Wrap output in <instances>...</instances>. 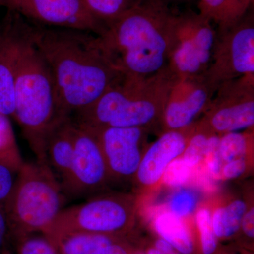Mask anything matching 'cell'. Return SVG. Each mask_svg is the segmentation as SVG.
I'll use <instances>...</instances> for the list:
<instances>
[{
	"label": "cell",
	"mask_w": 254,
	"mask_h": 254,
	"mask_svg": "<svg viewBox=\"0 0 254 254\" xmlns=\"http://www.w3.org/2000/svg\"><path fill=\"white\" fill-rule=\"evenodd\" d=\"M29 36L50 68L62 116L95 103L123 76L105 58L96 35L29 23Z\"/></svg>",
	"instance_id": "cell-1"
},
{
	"label": "cell",
	"mask_w": 254,
	"mask_h": 254,
	"mask_svg": "<svg viewBox=\"0 0 254 254\" xmlns=\"http://www.w3.org/2000/svg\"><path fill=\"white\" fill-rule=\"evenodd\" d=\"M177 15L165 0H139L96 35L105 58L119 72L147 77L166 67Z\"/></svg>",
	"instance_id": "cell-2"
},
{
	"label": "cell",
	"mask_w": 254,
	"mask_h": 254,
	"mask_svg": "<svg viewBox=\"0 0 254 254\" xmlns=\"http://www.w3.org/2000/svg\"><path fill=\"white\" fill-rule=\"evenodd\" d=\"M175 81L166 67L147 77L123 74L95 103L71 115V120L89 129L143 127L163 117Z\"/></svg>",
	"instance_id": "cell-3"
},
{
	"label": "cell",
	"mask_w": 254,
	"mask_h": 254,
	"mask_svg": "<svg viewBox=\"0 0 254 254\" xmlns=\"http://www.w3.org/2000/svg\"><path fill=\"white\" fill-rule=\"evenodd\" d=\"M28 24L15 75L13 117L36 160L46 163L47 137L53 127L66 118L60 113L50 68L30 38Z\"/></svg>",
	"instance_id": "cell-4"
},
{
	"label": "cell",
	"mask_w": 254,
	"mask_h": 254,
	"mask_svg": "<svg viewBox=\"0 0 254 254\" xmlns=\"http://www.w3.org/2000/svg\"><path fill=\"white\" fill-rule=\"evenodd\" d=\"M67 199L61 183L46 163L24 162L4 205L13 241L26 234L45 233Z\"/></svg>",
	"instance_id": "cell-5"
},
{
	"label": "cell",
	"mask_w": 254,
	"mask_h": 254,
	"mask_svg": "<svg viewBox=\"0 0 254 254\" xmlns=\"http://www.w3.org/2000/svg\"><path fill=\"white\" fill-rule=\"evenodd\" d=\"M216 29L199 13L177 15L166 68L175 80L205 74Z\"/></svg>",
	"instance_id": "cell-6"
},
{
	"label": "cell",
	"mask_w": 254,
	"mask_h": 254,
	"mask_svg": "<svg viewBox=\"0 0 254 254\" xmlns=\"http://www.w3.org/2000/svg\"><path fill=\"white\" fill-rule=\"evenodd\" d=\"M205 75L217 86L230 80L254 75L253 14L247 13L229 27L216 28L211 61Z\"/></svg>",
	"instance_id": "cell-7"
},
{
	"label": "cell",
	"mask_w": 254,
	"mask_h": 254,
	"mask_svg": "<svg viewBox=\"0 0 254 254\" xmlns=\"http://www.w3.org/2000/svg\"><path fill=\"white\" fill-rule=\"evenodd\" d=\"M129 222V208L123 198L103 197L64 208L44 234L49 237L76 232L113 236L128 228Z\"/></svg>",
	"instance_id": "cell-8"
},
{
	"label": "cell",
	"mask_w": 254,
	"mask_h": 254,
	"mask_svg": "<svg viewBox=\"0 0 254 254\" xmlns=\"http://www.w3.org/2000/svg\"><path fill=\"white\" fill-rule=\"evenodd\" d=\"M210 130L227 133L251 128L254 125V75L223 82L208 108Z\"/></svg>",
	"instance_id": "cell-9"
},
{
	"label": "cell",
	"mask_w": 254,
	"mask_h": 254,
	"mask_svg": "<svg viewBox=\"0 0 254 254\" xmlns=\"http://www.w3.org/2000/svg\"><path fill=\"white\" fill-rule=\"evenodd\" d=\"M72 131L74 147L72 163L63 185L67 198H81L98 190L106 181L109 174L94 133L73 121Z\"/></svg>",
	"instance_id": "cell-10"
},
{
	"label": "cell",
	"mask_w": 254,
	"mask_h": 254,
	"mask_svg": "<svg viewBox=\"0 0 254 254\" xmlns=\"http://www.w3.org/2000/svg\"><path fill=\"white\" fill-rule=\"evenodd\" d=\"M6 7L43 26L90 32L99 35L103 24L83 0H6Z\"/></svg>",
	"instance_id": "cell-11"
},
{
	"label": "cell",
	"mask_w": 254,
	"mask_h": 254,
	"mask_svg": "<svg viewBox=\"0 0 254 254\" xmlns=\"http://www.w3.org/2000/svg\"><path fill=\"white\" fill-rule=\"evenodd\" d=\"M218 86L205 74L175 80L169 92L163 114L169 130L188 128L208 109Z\"/></svg>",
	"instance_id": "cell-12"
},
{
	"label": "cell",
	"mask_w": 254,
	"mask_h": 254,
	"mask_svg": "<svg viewBox=\"0 0 254 254\" xmlns=\"http://www.w3.org/2000/svg\"><path fill=\"white\" fill-rule=\"evenodd\" d=\"M27 26L24 18L10 9L0 23V113L8 117L14 114L15 75Z\"/></svg>",
	"instance_id": "cell-13"
},
{
	"label": "cell",
	"mask_w": 254,
	"mask_h": 254,
	"mask_svg": "<svg viewBox=\"0 0 254 254\" xmlns=\"http://www.w3.org/2000/svg\"><path fill=\"white\" fill-rule=\"evenodd\" d=\"M141 128H87L96 137L104 155L108 172L114 176L129 177L136 173L141 160L139 147L143 136Z\"/></svg>",
	"instance_id": "cell-14"
},
{
	"label": "cell",
	"mask_w": 254,
	"mask_h": 254,
	"mask_svg": "<svg viewBox=\"0 0 254 254\" xmlns=\"http://www.w3.org/2000/svg\"><path fill=\"white\" fill-rule=\"evenodd\" d=\"M181 130H169L150 147L137 170L140 182L145 185L158 182L169 164L184 153L188 143Z\"/></svg>",
	"instance_id": "cell-15"
},
{
	"label": "cell",
	"mask_w": 254,
	"mask_h": 254,
	"mask_svg": "<svg viewBox=\"0 0 254 254\" xmlns=\"http://www.w3.org/2000/svg\"><path fill=\"white\" fill-rule=\"evenodd\" d=\"M73 149L72 121L69 117L63 119L53 127L45 143L47 165L54 173L62 187L71 169Z\"/></svg>",
	"instance_id": "cell-16"
},
{
	"label": "cell",
	"mask_w": 254,
	"mask_h": 254,
	"mask_svg": "<svg viewBox=\"0 0 254 254\" xmlns=\"http://www.w3.org/2000/svg\"><path fill=\"white\" fill-rule=\"evenodd\" d=\"M254 0H198L199 14L217 28L232 26L245 17Z\"/></svg>",
	"instance_id": "cell-17"
},
{
	"label": "cell",
	"mask_w": 254,
	"mask_h": 254,
	"mask_svg": "<svg viewBox=\"0 0 254 254\" xmlns=\"http://www.w3.org/2000/svg\"><path fill=\"white\" fill-rule=\"evenodd\" d=\"M49 238L60 254H95L115 242L113 236L89 232H68Z\"/></svg>",
	"instance_id": "cell-18"
},
{
	"label": "cell",
	"mask_w": 254,
	"mask_h": 254,
	"mask_svg": "<svg viewBox=\"0 0 254 254\" xmlns=\"http://www.w3.org/2000/svg\"><path fill=\"white\" fill-rule=\"evenodd\" d=\"M156 232L174 248L183 254H190L193 250V242L187 227L181 219L172 213L159 215L155 221Z\"/></svg>",
	"instance_id": "cell-19"
},
{
	"label": "cell",
	"mask_w": 254,
	"mask_h": 254,
	"mask_svg": "<svg viewBox=\"0 0 254 254\" xmlns=\"http://www.w3.org/2000/svg\"><path fill=\"white\" fill-rule=\"evenodd\" d=\"M247 205L242 200L215 210L212 218L214 233L219 238L229 237L240 229L242 218L246 213Z\"/></svg>",
	"instance_id": "cell-20"
},
{
	"label": "cell",
	"mask_w": 254,
	"mask_h": 254,
	"mask_svg": "<svg viewBox=\"0 0 254 254\" xmlns=\"http://www.w3.org/2000/svg\"><path fill=\"white\" fill-rule=\"evenodd\" d=\"M23 163L9 117L0 113V163L18 171Z\"/></svg>",
	"instance_id": "cell-21"
},
{
	"label": "cell",
	"mask_w": 254,
	"mask_h": 254,
	"mask_svg": "<svg viewBox=\"0 0 254 254\" xmlns=\"http://www.w3.org/2000/svg\"><path fill=\"white\" fill-rule=\"evenodd\" d=\"M139 0H83L90 13L102 24L109 23L131 9Z\"/></svg>",
	"instance_id": "cell-22"
},
{
	"label": "cell",
	"mask_w": 254,
	"mask_h": 254,
	"mask_svg": "<svg viewBox=\"0 0 254 254\" xmlns=\"http://www.w3.org/2000/svg\"><path fill=\"white\" fill-rule=\"evenodd\" d=\"M16 254H60L54 242L43 232H33L13 241Z\"/></svg>",
	"instance_id": "cell-23"
},
{
	"label": "cell",
	"mask_w": 254,
	"mask_h": 254,
	"mask_svg": "<svg viewBox=\"0 0 254 254\" xmlns=\"http://www.w3.org/2000/svg\"><path fill=\"white\" fill-rule=\"evenodd\" d=\"M248 148V138L238 132L225 133L220 138V153L222 159L229 162L243 158Z\"/></svg>",
	"instance_id": "cell-24"
},
{
	"label": "cell",
	"mask_w": 254,
	"mask_h": 254,
	"mask_svg": "<svg viewBox=\"0 0 254 254\" xmlns=\"http://www.w3.org/2000/svg\"><path fill=\"white\" fill-rule=\"evenodd\" d=\"M202 250L204 254H212L217 248L216 238L212 225V217L207 209H201L196 214Z\"/></svg>",
	"instance_id": "cell-25"
},
{
	"label": "cell",
	"mask_w": 254,
	"mask_h": 254,
	"mask_svg": "<svg viewBox=\"0 0 254 254\" xmlns=\"http://www.w3.org/2000/svg\"><path fill=\"white\" fill-rule=\"evenodd\" d=\"M208 137L203 132H200L193 134L187 143L183 153V160L190 168L198 165L204 158Z\"/></svg>",
	"instance_id": "cell-26"
},
{
	"label": "cell",
	"mask_w": 254,
	"mask_h": 254,
	"mask_svg": "<svg viewBox=\"0 0 254 254\" xmlns=\"http://www.w3.org/2000/svg\"><path fill=\"white\" fill-rule=\"evenodd\" d=\"M190 171L191 168L183 159H175L165 169L163 175V182L170 187L182 186L188 181Z\"/></svg>",
	"instance_id": "cell-27"
},
{
	"label": "cell",
	"mask_w": 254,
	"mask_h": 254,
	"mask_svg": "<svg viewBox=\"0 0 254 254\" xmlns=\"http://www.w3.org/2000/svg\"><path fill=\"white\" fill-rule=\"evenodd\" d=\"M196 205V197L190 190H181L173 195L170 203L172 213L179 218L187 216L193 212Z\"/></svg>",
	"instance_id": "cell-28"
},
{
	"label": "cell",
	"mask_w": 254,
	"mask_h": 254,
	"mask_svg": "<svg viewBox=\"0 0 254 254\" xmlns=\"http://www.w3.org/2000/svg\"><path fill=\"white\" fill-rule=\"evenodd\" d=\"M205 161L209 171L215 178L220 177L221 171V155L220 153V138L217 136L208 137L205 151Z\"/></svg>",
	"instance_id": "cell-29"
},
{
	"label": "cell",
	"mask_w": 254,
	"mask_h": 254,
	"mask_svg": "<svg viewBox=\"0 0 254 254\" xmlns=\"http://www.w3.org/2000/svg\"><path fill=\"white\" fill-rule=\"evenodd\" d=\"M18 171L0 163V207H4L11 194Z\"/></svg>",
	"instance_id": "cell-30"
},
{
	"label": "cell",
	"mask_w": 254,
	"mask_h": 254,
	"mask_svg": "<svg viewBox=\"0 0 254 254\" xmlns=\"http://www.w3.org/2000/svg\"><path fill=\"white\" fill-rule=\"evenodd\" d=\"M13 243V235L4 207H0V252Z\"/></svg>",
	"instance_id": "cell-31"
},
{
	"label": "cell",
	"mask_w": 254,
	"mask_h": 254,
	"mask_svg": "<svg viewBox=\"0 0 254 254\" xmlns=\"http://www.w3.org/2000/svg\"><path fill=\"white\" fill-rule=\"evenodd\" d=\"M245 170V159L239 158L227 163V165L224 167L222 173L224 177H226L227 179H233L240 177L244 173Z\"/></svg>",
	"instance_id": "cell-32"
},
{
	"label": "cell",
	"mask_w": 254,
	"mask_h": 254,
	"mask_svg": "<svg viewBox=\"0 0 254 254\" xmlns=\"http://www.w3.org/2000/svg\"><path fill=\"white\" fill-rule=\"evenodd\" d=\"M254 208L251 209L242 218L241 225L242 226L244 232L247 236L253 238L254 236Z\"/></svg>",
	"instance_id": "cell-33"
},
{
	"label": "cell",
	"mask_w": 254,
	"mask_h": 254,
	"mask_svg": "<svg viewBox=\"0 0 254 254\" xmlns=\"http://www.w3.org/2000/svg\"><path fill=\"white\" fill-rule=\"evenodd\" d=\"M95 254H129L126 247L121 244L115 242L110 245L103 247Z\"/></svg>",
	"instance_id": "cell-34"
},
{
	"label": "cell",
	"mask_w": 254,
	"mask_h": 254,
	"mask_svg": "<svg viewBox=\"0 0 254 254\" xmlns=\"http://www.w3.org/2000/svg\"><path fill=\"white\" fill-rule=\"evenodd\" d=\"M155 249L163 254H173V247L164 239L157 240L155 242Z\"/></svg>",
	"instance_id": "cell-35"
},
{
	"label": "cell",
	"mask_w": 254,
	"mask_h": 254,
	"mask_svg": "<svg viewBox=\"0 0 254 254\" xmlns=\"http://www.w3.org/2000/svg\"><path fill=\"white\" fill-rule=\"evenodd\" d=\"M148 254H162L161 252H159V251L157 250L156 249H150V250H148Z\"/></svg>",
	"instance_id": "cell-36"
},
{
	"label": "cell",
	"mask_w": 254,
	"mask_h": 254,
	"mask_svg": "<svg viewBox=\"0 0 254 254\" xmlns=\"http://www.w3.org/2000/svg\"><path fill=\"white\" fill-rule=\"evenodd\" d=\"M0 254H16V253H13L11 251H10L9 249H6V250H5L4 251H2V252H0Z\"/></svg>",
	"instance_id": "cell-37"
},
{
	"label": "cell",
	"mask_w": 254,
	"mask_h": 254,
	"mask_svg": "<svg viewBox=\"0 0 254 254\" xmlns=\"http://www.w3.org/2000/svg\"><path fill=\"white\" fill-rule=\"evenodd\" d=\"M6 6V0H0V6Z\"/></svg>",
	"instance_id": "cell-38"
},
{
	"label": "cell",
	"mask_w": 254,
	"mask_h": 254,
	"mask_svg": "<svg viewBox=\"0 0 254 254\" xmlns=\"http://www.w3.org/2000/svg\"><path fill=\"white\" fill-rule=\"evenodd\" d=\"M165 1L168 3L169 1H173V0H165Z\"/></svg>",
	"instance_id": "cell-39"
},
{
	"label": "cell",
	"mask_w": 254,
	"mask_h": 254,
	"mask_svg": "<svg viewBox=\"0 0 254 254\" xmlns=\"http://www.w3.org/2000/svg\"><path fill=\"white\" fill-rule=\"evenodd\" d=\"M173 254H174V253H173Z\"/></svg>",
	"instance_id": "cell-40"
},
{
	"label": "cell",
	"mask_w": 254,
	"mask_h": 254,
	"mask_svg": "<svg viewBox=\"0 0 254 254\" xmlns=\"http://www.w3.org/2000/svg\"></svg>",
	"instance_id": "cell-41"
}]
</instances>
